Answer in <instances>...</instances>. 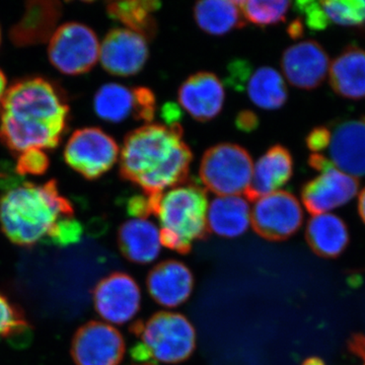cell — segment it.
<instances>
[{"mask_svg": "<svg viewBox=\"0 0 365 365\" xmlns=\"http://www.w3.org/2000/svg\"><path fill=\"white\" fill-rule=\"evenodd\" d=\"M330 162L336 169L354 178L365 176V121L349 120L331 131Z\"/></svg>", "mask_w": 365, "mask_h": 365, "instance_id": "cell-16", "label": "cell"}, {"mask_svg": "<svg viewBox=\"0 0 365 365\" xmlns=\"http://www.w3.org/2000/svg\"><path fill=\"white\" fill-rule=\"evenodd\" d=\"M329 81L340 97L365 98V50L352 46L343 50L330 66Z\"/></svg>", "mask_w": 365, "mask_h": 365, "instance_id": "cell-21", "label": "cell"}, {"mask_svg": "<svg viewBox=\"0 0 365 365\" xmlns=\"http://www.w3.org/2000/svg\"><path fill=\"white\" fill-rule=\"evenodd\" d=\"M302 365H325V364H324L323 360L318 359V357H311V359H307Z\"/></svg>", "mask_w": 365, "mask_h": 365, "instance_id": "cell-43", "label": "cell"}, {"mask_svg": "<svg viewBox=\"0 0 365 365\" xmlns=\"http://www.w3.org/2000/svg\"><path fill=\"white\" fill-rule=\"evenodd\" d=\"M302 189L304 207L313 215H323L351 201L359 189V181L336 169L333 163Z\"/></svg>", "mask_w": 365, "mask_h": 365, "instance_id": "cell-13", "label": "cell"}, {"mask_svg": "<svg viewBox=\"0 0 365 365\" xmlns=\"http://www.w3.org/2000/svg\"><path fill=\"white\" fill-rule=\"evenodd\" d=\"M197 25L204 32L220 36L246 25L240 1L208 0L197 2L194 6Z\"/></svg>", "mask_w": 365, "mask_h": 365, "instance_id": "cell-24", "label": "cell"}, {"mask_svg": "<svg viewBox=\"0 0 365 365\" xmlns=\"http://www.w3.org/2000/svg\"><path fill=\"white\" fill-rule=\"evenodd\" d=\"M118 245L127 260L137 264L150 263L160 255V230L150 220L133 218L120 227Z\"/></svg>", "mask_w": 365, "mask_h": 365, "instance_id": "cell-20", "label": "cell"}, {"mask_svg": "<svg viewBox=\"0 0 365 365\" xmlns=\"http://www.w3.org/2000/svg\"><path fill=\"white\" fill-rule=\"evenodd\" d=\"M150 57L148 40L129 29H113L100 45L103 68L115 76H135Z\"/></svg>", "mask_w": 365, "mask_h": 365, "instance_id": "cell-12", "label": "cell"}, {"mask_svg": "<svg viewBox=\"0 0 365 365\" xmlns=\"http://www.w3.org/2000/svg\"><path fill=\"white\" fill-rule=\"evenodd\" d=\"M118 157L116 141L98 127L74 131L64 150L67 165L86 180H97L109 172Z\"/></svg>", "mask_w": 365, "mask_h": 365, "instance_id": "cell-8", "label": "cell"}, {"mask_svg": "<svg viewBox=\"0 0 365 365\" xmlns=\"http://www.w3.org/2000/svg\"><path fill=\"white\" fill-rule=\"evenodd\" d=\"M192 158L181 124H145L125 137L120 176L140 187L144 194L165 193L186 182Z\"/></svg>", "mask_w": 365, "mask_h": 365, "instance_id": "cell-2", "label": "cell"}, {"mask_svg": "<svg viewBox=\"0 0 365 365\" xmlns=\"http://www.w3.org/2000/svg\"><path fill=\"white\" fill-rule=\"evenodd\" d=\"M252 209L242 196H218L208 206V232L225 237H237L248 230Z\"/></svg>", "mask_w": 365, "mask_h": 365, "instance_id": "cell-22", "label": "cell"}, {"mask_svg": "<svg viewBox=\"0 0 365 365\" xmlns=\"http://www.w3.org/2000/svg\"><path fill=\"white\" fill-rule=\"evenodd\" d=\"M125 349L123 336L116 328L91 321L74 334L71 356L76 365H119Z\"/></svg>", "mask_w": 365, "mask_h": 365, "instance_id": "cell-10", "label": "cell"}, {"mask_svg": "<svg viewBox=\"0 0 365 365\" xmlns=\"http://www.w3.org/2000/svg\"><path fill=\"white\" fill-rule=\"evenodd\" d=\"M349 348L350 351L359 356L365 365V336L360 334L353 336L349 341Z\"/></svg>", "mask_w": 365, "mask_h": 365, "instance_id": "cell-39", "label": "cell"}, {"mask_svg": "<svg viewBox=\"0 0 365 365\" xmlns=\"http://www.w3.org/2000/svg\"><path fill=\"white\" fill-rule=\"evenodd\" d=\"M163 193L143 194V195H134L127 201V212L130 216L140 220H146L150 215H157L158 204Z\"/></svg>", "mask_w": 365, "mask_h": 365, "instance_id": "cell-34", "label": "cell"}, {"mask_svg": "<svg viewBox=\"0 0 365 365\" xmlns=\"http://www.w3.org/2000/svg\"><path fill=\"white\" fill-rule=\"evenodd\" d=\"M0 40H1V32H0Z\"/></svg>", "mask_w": 365, "mask_h": 365, "instance_id": "cell-45", "label": "cell"}, {"mask_svg": "<svg viewBox=\"0 0 365 365\" xmlns=\"http://www.w3.org/2000/svg\"><path fill=\"white\" fill-rule=\"evenodd\" d=\"M330 25L365 26V0L321 1Z\"/></svg>", "mask_w": 365, "mask_h": 365, "instance_id": "cell-29", "label": "cell"}, {"mask_svg": "<svg viewBox=\"0 0 365 365\" xmlns=\"http://www.w3.org/2000/svg\"><path fill=\"white\" fill-rule=\"evenodd\" d=\"M331 141V130L328 127L319 126L309 132L307 137V145L314 153L325 150Z\"/></svg>", "mask_w": 365, "mask_h": 365, "instance_id": "cell-36", "label": "cell"}, {"mask_svg": "<svg viewBox=\"0 0 365 365\" xmlns=\"http://www.w3.org/2000/svg\"><path fill=\"white\" fill-rule=\"evenodd\" d=\"M206 190L195 182L182 184L163 193L157 215L162 228L160 242L180 254H188L192 242L208 234Z\"/></svg>", "mask_w": 365, "mask_h": 365, "instance_id": "cell-4", "label": "cell"}, {"mask_svg": "<svg viewBox=\"0 0 365 365\" xmlns=\"http://www.w3.org/2000/svg\"><path fill=\"white\" fill-rule=\"evenodd\" d=\"M180 105L199 122H208L222 112L225 91L220 79L212 72H198L180 86Z\"/></svg>", "mask_w": 365, "mask_h": 365, "instance_id": "cell-15", "label": "cell"}, {"mask_svg": "<svg viewBox=\"0 0 365 365\" xmlns=\"http://www.w3.org/2000/svg\"><path fill=\"white\" fill-rule=\"evenodd\" d=\"M50 62L66 76H81L93 69L100 58V42L88 26L66 23L56 29L48 48Z\"/></svg>", "mask_w": 365, "mask_h": 365, "instance_id": "cell-7", "label": "cell"}, {"mask_svg": "<svg viewBox=\"0 0 365 365\" xmlns=\"http://www.w3.org/2000/svg\"><path fill=\"white\" fill-rule=\"evenodd\" d=\"M131 332L141 338L151 360L163 364L185 361L195 350V329L182 314L160 312L145 323L136 322Z\"/></svg>", "mask_w": 365, "mask_h": 365, "instance_id": "cell-5", "label": "cell"}, {"mask_svg": "<svg viewBox=\"0 0 365 365\" xmlns=\"http://www.w3.org/2000/svg\"><path fill=\"white\" fill-rule=\"evenodd\" d=\"M68 119L66 98L54 83L24 78L7 90L0 106V141L14 153L53 150L63 138Z\"/></svg>", "mask_w": 365, "mask_h": 365, "instance_id": "cell-1", "label": "cell"}, {"mask_svg": "<svg viewBox=\"0 0 365 365\" xmlns=\"http://www.w3.org/2000/svg\"><path fill=\"white\" fill-rule=\"evenodd\" d=\"M287 33L292 39H300L304 36V24H302V21L300 19H297V20L292 21L288 26Z\"/></svg>", "mask_w": 365, "mask_h": 365, "instance_id": "cell-40", "label": "cell"}, {"mask_svg": "<svg viewBox=\"0 0 365 365\" xmlns=\"http://www.w3.org/2000/svg\"><path fill=\"white\" fill-rule=\"evenodd\" d=\"M306 237L314 253L328 259L342 254L349 242L347 225L330 213L314 215L307 223Z\"/></svg>", "mask_w": 365, "mask_h": 365, "instance_id": "cell-23", "label": "cell"}, {"mask_svg": "<svg viewBox=\"0 0 365 365\" xmlns=\"http://www.w3.org/2000/svg\"><path fill=\"white\" fill-rule=\"evenodd\" d=\"M50 160L46 153L40 148H29L19 153L16 172L20 176H41L49 169Z\"/></svg>", "mask_w": 365, "mask_h": 365, "instance_id": "cell-31", "label": "cell"}, {"mask_svg": "<svg viewBox=\"0 0 365 365\" xmlns=\"http://www.w3.org/2000/svg\"><path fill=\"white\" fill-rule=\"evenodd\" d=\"M93 109L101 119L110 123H120L131 116L136 120L138 103L135 88L119 83H106L96 93Z\"/></svg>", "mask_w": 365, "mask_h": 365, "instance_id": "cell-25", "label": "cell"}, {"mask_svg": "<svg viewBox=\"0 0 365 365\" xmlns=\"http://www.w3.org/2000/svg\"><path fill=\"white\" fill-rule=\"evenodd\" d=\"M162 6L155 0L108 2L107 13L113 20L120 21L146 40H153L158 33L155 13Z\"/></svg>", "mask_w": 365, "mask_h": 365, "instance_id": "cell-26", "label": "cell"}, {"mask_svg": "<svg viewBox=\"0 0 365 365\" xmlns=\"http://www.w3.org/2000/svg\"><path fill=\"white\" fill-rule=\"evenodd\" d=\"M245 88L252 103L263 110L280 109L288 98L284 78L272 67L263 66L252 71Z\"/></svg>", "mask_w": 365, "mask_h": 365, "instance_id": "cell-27", "label": "cell"}, {"mask_svg": "<svg viewBox=\"0 0 365 365\" xmlns=\"http://www.w3.org/2000/svg\"><path fill=\"white\" fill-rule=\"evenodd\" d=\"M81 235L83 225L74 218V216L63 218L57 223L56 227L53 230L49 244L60 247L68 246L81 241Z\"/></svg>", "mask_w": 365, "mask_h": 365, "instance_id": "cell-32", "label": "cell"}, {"mask_svg": "<svg viewBox=\"0 0 365 365\" xmlns=\"http://www.w3.org/2000/svg\"><path fill=\"white\" fill-rule=\"evenodd\" d=\"M294 174L292 153L282 145H274L254 165L253 176L245 196L250 201L279 191Z\"/></svg>", "mask_w": 365, "mask_h": 365, "instance_id": "cell-19", "label": "cell"}, {"mask_svg": "<svg viewBox=\"0 0 365 365\" xmlns=\"http://www.w3.org/2000/svg\"><path fill=\"white\" fill-rule=\"evenodd\" d=\"M96 311L109 323L123 325L138 313L140 288L126 273L115 272L103 278L93 290Z\"/></svg>", "mask_w": 365, "mask_h": 365, "instance_id": "cell-11", "label": "cell"}, {"mask_svg": "<svg viewBox=\"0 0 365 365\" xmlns=\"http://www.w3.org/2000/svg\"><path fill=\"white\" fill-rule=\"evenodd\" d=\"M359 211L360 217L365 223V188L360 192L359 198Z\"/></svg>", "mask_w": 365, "mask_h": 365, "instance_id": "cell-42", "label": "cell"}, {"mask_svg": "<svg viewBox=\"0 0 365 365\" xmlns=\"http://www.w3.org/2000/svg\"><path fill=\"white\" fill-rule=\"evenodd\" d=\"M254 163L248 150L235 143H220L204 153L200 180L218 196H241L248 191Z\"/></svg>", "mask_w": 365, "mask_h": 365, "instance_id": "cell-6", "label": "cell"}, {"mask_svg": "<svg viewBox=\"0 0 365 365\" xmlns=\"http://www.w3.org/2000/svg\"><path fill=\"white\" fill-rule=\"evenodd\" d=\"M30 330L23 309L0 292V341L21 337Z\"/></svg>", "mask_w": 365, "mask_h": 365, "instance_id": "cell-30", "label": "cell"}, {"mask_svg": "<svg viewBox=\"0 0 365 365\" xmlns=\"http://www.w3.org/2000/svg\"><path fill=\"white\" fill-rule=\"evenodd\" d=\"M281 67L290 85L312 91L325 81L330 69V58L323 46L316 41H302L285 50Z\"/></svg>", "mask_w": 365, "mask_h": 365, "instance_id": "cell-14", "label": "cell"}, {"mask_svg": "<svg viewBox=\"0 0 365 365\" xmlns=\"http://www.w3.org/2000/svg\"><path fill=\"white\" fill-rule=\"evenodd\" d=\"M260 124L259 117L255 114L254 112L245 110V111L240 112L235 118V126L239 130L242 132H250L257 130Z\"/></svg>", "mask_w": 365, "mask_h": 365, "instance_id": "cell-37", "label": "cell"}, {"mask_svg": "<svg viewBox=\"0 0 365 365\" xmlns=\"http://www.w3.org/2000/svg\"><path fill=\"white\" fill-rule=\"evenodd\" d=\"M162 116L165 119V125H169V126L180 124V120H181L179 107L173 104V103H168V104L163 106Z\"/></svg>", "mask_w": 365, "mask_h": 365, "instance_id": "cell-38", "label": "cell"}, {"mask_svg": "<svg viewBox=\"0 0 365 365\" xmlns=\"http://www.w3.org/2000/svg\"><path fill=\"white\" fill-rule=\"evenodd\" d=\"M295 11L304 16L306 25L309 30L324 31L330 26L321 1H297L294 4Z\"/></svg>", "mask_w": 365, "mask_h": 365, "instance_id": "cell-33", "label": "cell"}, {"mask_svg": "<svg viewBox=\"0 0 365 365\" xmlns=\"http://www.w3.org/2000/svg\"><path fill=\"white\" fill-rule=\"evenodd\" d=\"M58 1H29L20 21L11 28V42L18 47L38 45L51 39L61 18Z\"/></svg>", "mask_w": 365, "mask_h": 365, "instance_id": "cell-18", "label": "cell"}, {"mask_svg": "<svg viewBox=\"0 0 365 365\" xmlns=\"http://www.w3.org/2000/svg\"><path fill=\"white\" fill-rule=\"evenodd\" d=\"M148 292L165 307L181 306L189 299L194 287L191 270L182 262H162L150 271L146 280Z\"/></svg>", "mask_w": 365, "mask_h": 365, "instance_id": "cell-17", "label": "cell"}, {"mask_svg": "<svg viewBox=\"0 0 365 365\" xmlns=\"http://www.w3.org/2000/svg\"><path fill=\"white\" fill-rule=\"evenodd\" d=\"M72 216L73 206L60 193L56 180L43 185L21 182L0 196L1 232L23 248L49 242L57 223Z\"/></svg>", "mask_w": 365, "mask_h": 365, "instance_id": "cell-3", "label": "cell"}, {"mask_svg": "<svg viewBox=\"0 0 365 365\" xmlns=\"http://www.w3.org/2000/svg\"><path fill=\"white\" fill-rule=\"evenodd\" d=\"M137 103H138V112H137L136 121L146 122L150 124L155 119V108H157V98L155 93L145 86L135 88Z\"/></svg>", "mask_w": 365, "mask_h": 365, "instance_id": "cell-35", "label": "cell"}, {"mask_svg": "<svg viewBox=\"0 0 365 365\" xmlns=\"http://www.w3.org/2000/svg\"><path fill=\"white\" fill-rule=\"evenodd\" d=\"M143 365H155V364H153V362H150V364H143Z\"/></svg>", "mask_w": 365, "mask_h": 365, "instance_id": "cell-44", "label": "cell"}, {"mask_svg": "<svg viewBox=\"0 0 365 365\" xmlns=\"http://www.w3.org/2000/svg\"><path fill=\"white\" fill-rule=\"evenodd\" d=\"M6 85L7 81L6 76H4V72H2L1 69H0V104H1L4 97H6V93L7 91Z\"/></svg>", "mask_w": 365, "mask_h": 365, "instance_id": "cell-41", "label": "cell"}, {"mask_svg": "<svg viewBox=\"0 0 365 365\" xmlns=\"http://www.w3.org/2000/svg\"><path fill=\"white\" fill-rule=\"evenodd\" d=\"M304 222V211L297 197L279 191L261 197L252 209L255 232L268 241L280 242L294 235Z\"/></svg>", "mask_w": 365, "mask_h": 365, "instance_id": "cell-9", "label": "cell"}, {"mask_svg": "<svg viewBox=\"0 0 365 365\" xmlns=\"http://www.w3.org/2000/svg\"><path fill=\"white\" fill-rule=\"evenodd\" d=\"M292 2L289 1H240L245 20L256 26H273L287 19Z\"/></svg>", "mask_w": 365, "mask_h": 365, "instance_id": "cell-28", "label": "cell"}]
</instances>
